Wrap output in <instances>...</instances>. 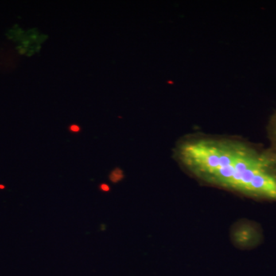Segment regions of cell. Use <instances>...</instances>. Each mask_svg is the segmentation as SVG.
I'll return each mask as SVG.
<instances>
[{
  "label": "cell",
  "instance_id": "cell-4",
  "mask_svg": "<svg viewBox=\"0 0 276 276\" xmlns=\"http://www.w3.org/2000/svg\"><path fill=\"white\" fill-rule=\"evenodd\" d=\"M71 130L74 132H78L80 130V127L77 126V125H72V126L71 127Z\"/></svg>",
  "mask_w": 276,
  "mask_h": 276
},
{
  "label": "cell",
  "instance_id": "cell-3",
  "mask_svg": "<svg viewBox=\"0 0 276 276\" xmlns=\"http://www.w3.org/2000/svg\"><path fill=\"white\" fill-rule=\"evenodd\" d=\"M121 171L119 170H114L111 175H110V180H112L113 182H117L121 178Z\"/></svg>",
  "mask_w": 276,
  "mask_h": 276
},
{
  "label": "cell",
  "instance_id": "cell-2",
  "mask_svg": "<svg viewBox=\"0 0 276 276\" xmlns=\"http://www.w3.org/2000/svg\"><path fill=\"white\" fill-rule=\"evenodd\" d=\"M270 132H271L272 137L276 143V114L272 118L271 123H270Z\"/></svg>",
  "mask_w": 276,
  "mask_h": 276
},
{
  "label": "cell",
  "instance_id": "cell-5",
  "mask_svg": "<svg viewBox=\"0 0 276 276\" xmlns=\"http://www.w3.org/2000/svg\"><path fill=\"white\" fill-rule=\"evenodd\" d=\"M102 189L105 191H109L108 186L106 185V184H104V185L102 186Z\"/></svg>",
  "mask_w": 276,
  "mask_h": 276
},
{
  "label": "cell",
  "instance_id": "cell-1",
  "mask_svg": "<svg viewBox=\"0 0 276 276\" xmlns=\"http://www.w3.org/2000/svg\"><path fill=\"white\" fill-rule=\"evenodd\" d=\"M175 157L198 180L276 200V153L261 151L239 140L202 135L180 141Z\"/></svg>",
  "mask_w": 276,
  "mask_h": 276
}]
</instances>
